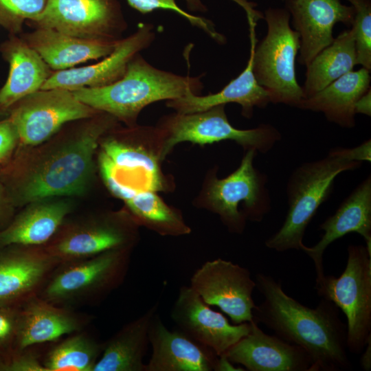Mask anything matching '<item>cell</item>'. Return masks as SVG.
<instances>
[{
  "mask_svg": "<svg viewBox=\"0 0 371 371\" xmlns=\"http://www.w3.org/2000/svg\"><path fill=\"white\" fill-rule=\"evenodd\" d=\"M335 153L304 163L291 174L286 186L289 209L280 228L265 241L276 251L302 249L305 230L319 206L328 199L336 177L341 172L361 166Z\"/></svg>",
  "mask_w": 371,
  "mask_h": 371,
  "instance_id": "277c9868",
  "label": "cell"
},
{
  "mask_svg": "<svg viewBox=\"0 0 371 371\" xmlns=\"http://www.w3.org/2000/svg\"><path fill=\"white\" fill-rule=\"evenodd\" d=\"M0 232V247H37L56 233L71 210L68 200L47 199L32 202Z\"/></svg>",
  "mask_w": 371,
  "mask_h": 371,
  "instance_id": "d4e9b609",
  "label": "cell"
},
{
  "mask_svg": "<svg viewBox=\"0 0 371 371\" xmlns=\"http://www.w3.org/2000/svg\"><path fill=\"white\" fill-rule=\"evenodd\" d=\"M188 8L192 11L205 12L206 7L201 0H185Z\"/></svg>",
  "mask_w": 371,
  "mask_h": 371,
  "instance_id": "b9f144b4",
  "label": "cell"
},
{
  "mask_svg": "<svg viewBox=\"0 0 371 371\" xmlns=\"http://www.w3.org/2000/svg\"><path fill=\"white\" fill-rule=\"evenodd\" d=\"M364 349L360 363L362 369L369 371L371 368V339L368 341Z\"/></svg>",
  "mask_w": 371,
  "mask_h": 371,
  "instance_id": "ab89813d",
  "label": "cell"
},
{
  "mask_svg": "<svg viewBox=\"0 0 371 371\" xmlns=\"http://www.w3.org/2000/svg\"><path fill=\"white\" fill-rule=\"evenodd\" d=\"M99 113L78 100L71 91L56 88L40 89L22 98L10 108L9 118L19 143L31 148L49 139L65 124Z\"/></svg>",
  "mask_w": 371,
  "mask_h": 371,
  "instance_id": "9c48e42d",
  "label": "cell"
},
{
  "mask_svg": "<svg viewBox=\"0 0 371 371\" xmlns=\"http://www.w3.org/2000/svg\"><path fill=\"white\" fill-rule=\"evenodd\" d=\"M190 286L207 304L227 315L234 324L253 320L256 282L247 268L222 258L207 261L194 272Z\"/></svg>",
  "mask_w": 371,
  "mask_h": 371,
  "instance_id": "4fadbf2b",
  "label": "cell"
},
{
  "mask_svg": "<svg viewBox=\"0 0 371 371\" xmlns=\"http://www.w3.org/2000/svg\"><path fill=\"white\" fill-rule=\"evenodd\" d=\"M149 341L152 354L146 371L216 370L218 356L179 329L169 330L159 311L150 323Z\"/></svg>",
  "mask_w": 371,
  "mask_h": 371,
  "instance_id": "d6986e66",
  "label": "cell"
},
{
  "mask_svg": "<svg viewBox=\"0 0 371 371\" xmlns=\"http://www.w3.org/2000/svg\"><path fill=\"white\" fill-rule=\"evenodd\" d=\"M117 121L100 112L54 139L30 148L9 195L12 205L84 193L93 175L100 142Z\"/></svg>",
  "mask_w": 371,
  "mask_h": 371,
  "instance_id": "6da1fadb",
  "label": "cell"
},
{
  "mask_svg": "<svg viewBox=\"0 0 371 371\" xmlns=\"http://www.w3.org/2000/svg\"><path fill=\"white\" fill-rule=\"evenodd\" d=\"M155 34L151 24H141L137 31L117 42L108 56L94 65L54 71L41 89H65L74 91L82 87H101L121 79L131 59L153 42Z\"/></svg>",
  "mask_w": 371,
  "mask_h": 371,
  "instance_id": "2e32d148",
  "label": "cell"
},
{
  "mask_svg": "<svg viewBox=\"0 0 371 371\" xmlns=\"http://www.w3.org/2000/svg\"><path fill=\"white\" fill-rule=\"evenodd\" d=\"M355 113L364 114L368 116L371 115V91L370 89L362 95L355 104Z\"/></svg>",
  "mask_w": 371,
  "mask_h": 371,
  "instance_id": "f35d334b",
  "label": "cell"
},
{
  "mask_svg": "<svg viewBox=\"0 0 371 371\" xmlns=\"http://www.w3.org/2000/svg\"><path fill=\"white\" fill-rule=\"evenodd\" d=\"M1 51L9 63L10 71L0 89V109H8L22 98L41 89L53 71L22 37L13 35L2 44Z\"/></svg>",
  "mask_w": 371,
  "mask_h": 371,
  "instance_id": "cb8c5ba5",
  "label": "cell"
},
{
  "mask_svg": "<svg viewBox=\"0 0 371 371\" xmlns=\"http://www.w3.org/2000/svg\"><path fill=\"white\" fill-rule=\"evenodd\" d=\"M130 249L110 250L94 256L63 263L42 293V299L63 303L103 297L117 287L126 274Z\"/></svg>",
  "mask_w": 371,
  "mask_h": 371,
  "instance_id": "30bf717a",
  "label": "cell"
},
{
  "mask_svg": "<svg viewBox=\"0 0 371 371\" xmlns=\"http://www.w3.org/2000/svg\"><path fill=\"white\" fill-rule=\"evenodd\" d=\"M292 23L300 34L298 63L308 66L334 41L333 29L339 22L352 27L355 9L340 0H284Z\"/></svg>",
  "mask_w": 371,
  "mask_h": 371,
  "instance_id": "e0dca14e",
  "label": "cell"
},
{
  "mask_svg": "<svg viewBox=\"0 0 371 371\" xmlns=\"http://www.w3.org/2000/svg\"><path fill=\"white\" fill-rule=\"evenodd\" d=\"M248 334L223 355L249 371H311L308 355L277 335L264 333L254 320Z\"/></svg>",
  "mask_w": 371,
  "mask_h": 371,
  "instance_id": "ac0fdd59",
  "label": "cell"
},
{
  "mask_svg": "<svg viewBox=\"0 0 371 371\" xmlns=\"http://www.w3.org/2000/svg\"><path fill=\"white\" fill-rule=\"evenodd\" d=\"M100 144V170L113 195L126 202L139 192L164 189L157 159L151 153L117 136Z\"/></svg>",
  "mask_w": 371,
  "mask_h": 371,
  "instance_id": "7c38bea8",
  "label": "cell"
},
{
  "mask_svg": "<svg viewBox=\"0 0 371 371\" xmlns=\"http://www.w3.org/2000/svg\"><path fill=\"white\" fill-rule=\"evenodd\" d=\"M346 266L339 277L326 276L316 281L322 298L344 313L347 349L360 354L371 339V252L364 245H349Z\"/></svg>",
  "mask_w": 371,
  "mask_h": 371,
  "instance_id": "8992f818",
  "label": "cell"
},
{
  "mask_svg": "<svg viewBox=\"0 0 371 371\" xmlns=\"http://www.w3.org/2000/svg\"><path fill=\"white\" fill-rule=\"evenodd\" d=\"M18 313L8 306L0 305V347L7 346L15 338Z\"/></svg>",
  "mask_w": 371,
  "mask_h": 371,
  "instance_id": "d590c367",
  "label": "cell"
},
{
  "mask_svg": "<svg viewBox=\"0 0 371 371\" xmlns=\"http://www.w3.org/2000/svg\"><path fill=\"white\" fill-rule=\"evenodd\" d=\"M177 328L218 357L250 330V322L230 324L221 313L210 308L190 286H182L171 311Z\"/></svg>",
  "mask_w": 371,
  "mask_h": 371,
  "instance_id": "5bb4252c",
  "label": "cell"
},
{
  "mask_svg": "<svg viewBox=\"0 0 371 371\" xmlns=\"http://www.w3.org/2000/svg\"><path fill=\"white\" fill-rule=\"evenodd\" d=\"M248 18L251 49L245 69L217 93L200 96L188 91L179 98L168 100V106L174 109L177 113H191L234 102L242 106L243 115L250 117L255 106L265 108L270 102L268 93L258 85L253 73V56L256 47L255 23L252 17Z\"/></svg>",
  "mask_w": 371,
  "mask_h": 371,
  "instance_id": "44dd1931",
  "label": "cell"
},
{
  "mask_svg": "<svg viewBox=\"0 0 371 371\" xmlns=\"http://www.w3.org/2000/svg\"><path fill=\"white\" fill-rule=\"evenodd\" d=\"M357 65L355 31L346 30L321 51L306 67L304 98L319 91Z\"/></svg>",
  "mask_w": 371,
  "mask_h": 371,
  "instance_id": "f1b7e54d",
  "label": "cell"
},
{
  "mask_svg": "<svg viewBox=\"0 0 371 371\" xmlns=\"http://www.w3.org/2000/svg\"><path fill=\"white\" fill-rule=\"evenodd\" d=\"M22 38L54 71L104 58L113 52L118 41L85 39L49 28H36Z\"/></svg>",
  "mask_w": 371,
  "mask_h": 371,
  "instance_id": "7402d4cb",
  "label": "cell"
},
{
  "mask_svg": "<svg viewBox=\"0 0 371 371\" xmlns=\"http://www.w3.org/2000/svg\"><path fill=\"white\" fill-rule=\"evenodd\" d=\"M19 143L16 130L9 116L0 121V164L7 162Z\"/></svg>",
  "mask_w": 371,
  "mask_h": 371,
  "instance_id": "836d02e7",
  "label": "cell"
},
{
  "mask_svg": "<svg viewBox=\"0 0 371 371\" xmlns=\"http://www.w3.org/2000/svg\"><path fill=\"white\" fill-rule=\"evenodd\" d=\"M80 327L74 314L42 298H33L18 313L15 339L19 349L25 350L71 334Z\"/></svg>",
  "mask_w": 371,
  "mask_h": 371,
  "instance_id": "83f0119b",
  "label": "cell"
},
{
  "mask_svg": "<svg viewBox=\"0 0 371 371\" xmlns=\"http://www.w3.org/2000/svg\"><path fill=\"white\" fill-rule=\"evenodd\" d=\"M247 150L238 168L223 179L213 177L207 192V204L228 229L241 233L245 221H261L271 209L267 178L254 166L256 153Z\"/></svg>",
  "mask_w": 371,
  "mask_h": 371,
  "instance_id": "ba28073f",
  "label": "cell"
},
{
  "mask_svg": "<svg viewBox=\"0 0 371 371\" xmlns=\"http://www.w3.org/2000/svg\"><path fill=\"white\" fill-rule=\"evenodd\" d=\"M0 371H47L43 363L31 353L0 361Z\"/></svg>",
  "mask_w": 371,
  "mask_h": 371,
  "instance_id": "e575fe53",
  "label": "cell"
},
{
  "mask_svg": "<svg viewBox=\"0 0 371 371\" xmlns=\"http://www.w3.org/2000/svg\"><path fill=\"white\" fill-rule=\"evenodd\" d=\"M136 238L134 221L107 217L68 229L45 249L58 264H63L110 250H131Z\"/></svg>",
  "mask_w": 371,
  "mask_h": 371,
  "instance_id": "9a60e30c",
  "label": "cell"
},
{
  "mask_svg": "<svg viewBox=\"0 0 371 371\" xmlns=\"http://www.w3.org/2000/svg\"><path fill=\"white\" fill-rule=\"evenodd\" d=\"M159 131L163 137L161 159L183 142L204 145L229 139L247 150L266 153L281 139L280 133L270 124L247 130L234 128L228 121L225 104L196 113H177L166 118Z\"/></svg>",
  "mask_w": 371,
  "mask_h": 371,
  "instance_id": "52a82bcc",
  "label": "cell"
},
{
  "mask_svg": "<svg viewBox=\"0 0 371 371\" xmlns=\"http://www.w3.org/2000/svg\"><path fill=\"white\" fill-rule=\"evenodd\" d=\"M240 370L232 363L225 355L218 357L215 371Z\"/></svg>",
  "mask_w": 371,
  "mask_h": 371,
  "instance_id": "60d3db41",
  "label": "cell"
},
{
  "mask_svg": "<svg viewBox=\"0 0 371 371\" xmlns=\"http://www.w3.org/2000/svg\"><path fill=\"white\" fill-rule=\"evenodd\" d=\"M27 22L35 28L93 40H120L127 27L117 0H47L43 10Z\"/></svg>",
  "mask_w": 371,
  "mask_h": 371,
  "instance_id": "8fae6325",
  "label": "cell"
},
{
  "mask_svg": "<svg viewBox=\"0 0 371 371\" xmlns=\"http://www.w3.org/2000/svg\"><path fill=\"white\" fill-rule=\"evenodd\" d=\"M33 247L0 252V305L8 306L30 294L58 264L45 249Z\"/></svg>",
  "mask_w": 371,
  "mask_h": 371,
  "instance_id": "603a6c76",
  "label": "cell"
},
{
  "mask_svg": "<svg viewBox=\"0 0 371 371\" xmlns=\"http://www.w3.org/2000/svg\"><path fill=\"white\" fill-rule=\"evenodd\" d=\"M47 0H0V25L12 34L21 32L25 21L35 19Z\"/></svg>",
  "mask_w": 371,
  "mask_h": 371,
  "instance_id": "1f68e13d",
  "label": "cell"
},
{
  "mask_svg": "<svg viewBox=\"0 0 371 371\" xmlns=\"http://www.w3.org/2000/svg\"><path fill=\"white\" fill-rule=\"evenodd\" d=\"M102 349L103 344L77 334L52 348L43 364L47 371H93Z\"/></svg>",
  "mask_w": 371,
  "mask_h": 371,
  "instance_id": "f546056e",
  "label": "cell"
},
{
  "mask_svg": "<svg viewBox=\"0 0 371 371\" xmlns=\"http://www.w3.org/2000/svg\"><path fill=\"white\" fill-rule=\"evenodd\" d=\"M158 311L157 302L104 343L93 371H146L144 359L150 346V326Z\"/></svg>",
  "mask_w": 371,
  "mask_h": 371,
  "instance_id": "484cf974",
  "label": "cell"
},
{
  "mask_svg": "<svg viewBox=\"0 0 371 371\" xmlns=\"http://www.w3.org/2000/svg\"><path fill=\"white\" fill-rule=\"evenodd\" d=\"M256 288L264 297L253 310V320L262 323L283 340L302 348L310 357L311 371H341L352 368L347 354V326L339 308L321 298L315 308L288 295L280 281L257 273Z\"/></svg>",
  "mask_w": 371,
  "mask_h": 371,
  "instance_id": "7a4b0ae2",
  "label": "cell"
},
{
  "mask_svg": "<svg viewBox=\"0 0 371 371\" xmlns=\"http://www.w3.org/2000/svg\"><path fill=\"white\" fill-rule=\"evenodd\" d=\"M332 150L345 158L362 162L363 161H370L371 160V142L368 139L358 146L352 148H337Z\"/></svg>",
  "mask_w": 371,
  "mask_h": 371,
  "instance_id": "8d00e7d4",
  "label": "cell"
},
{
  "mask_svg": "<svg viewBox=\"0 0 371 371\" xmlns=\"http://www.w3.org/2000/svg\"><path fill=\"white\" fill-rule=\"evenodd\" d=\"M128 4L142 14L150 13L157 9L170 10L187 19L192 25L201 29L219 43L225 42L224 36L216 32L213 23L204 18L190 14L181 8L175 0H127Z\"/></svg>",
  "mask_w": 371,
  "mask_h": 371,
  "instance_id": "d6a6232c",
  "label": "cell"
},
{
  "mask_svg": "<svg viewBox=\"0 0 371 371\" xmlns=\"http://www.w3.org/2000/svg\"><path fill=\"white\" fill-rule=\"evenodd\" d=\"M321 239L313 247L303 245V250L314 262L316 281L324 276L323 255L329 245L347 234H360L371 252V177L369 175L342 201L335 212L320 225Z\"/></svg>",
  "mask_w": 371,
  "mask_h": 371,
  "instance_id": "ffe728a7",
  "label": "cell"
},
{
  "mask_svg": "<svg viewBox=\"0 0 371 371\" xmlns=\"http://www.w3.org/2000/svg\"><path fill=\"white\" fill-rule=\"evenodd\" d=\"M10 109H0V121L8 117L10 115Z\"/></svg>",
  "mask_w": 371,
  "mask_h": 371,
  "instance_id": "7bdbcfd3",
  "label": "cell"
},
{
  "mask_svg": "<svg viewBox=\"0 0 371 371\" xmlns=\"http://www.w3.org/2000/svg\"><path fill=\"white\" fill-rule=\"evenodd\" d=\"M13 205L5 186L0 182V222L5 221L11 214Z\"/></svg>",
  "mask_w": 371,
  "mask_h": 371,
  "instance_id": "74e56055",
  "label": "cell"
},
{
  "mask_svg": "<svg viewBox=\"0 0 371 371\" xmlns=\"http://www.w3.org/2000/svg\"><path fill=\"white\" fill-rule=\"evenodd\" d=\"M370 71L362 67L341 76L326 87L302 99L297 108L324 114L326 119L341 126H354L355 104L370 88Z\"/></svg>",
  "mask_w": 371,
  "mask_h": 371,
  "instance_id": "4316f807",
  "label": "cell"
},
{
  "mask_svg": "<svg viewBox=\"0 0 371 371\" xmlns=\"http://www.w3.org/2000/svg\"><path fill=\"white\" fill-rule=\"evenodd\" d=\"M355 9L352 28L355 31L357 65L371 70L370 0H347Z\"/></svg>",
  "mask_w": 371,
  "mask_h": 371,
  "instance_id": "4dcf8cb0",
  "label": "cell"
},
{
  "mask_svg": "<svg viewBox=\"0 0 371 371\" xmlns=\"http://www.w3.org/2000/svg\"><path fill=\"white\" fill-rule=\"evenodd\" d=\"M201 76H180L159 69L139 53L117 81L104 87H82L71 91L82 103L132 127L147 105L179 98L188 91L199 93L203 88Z\"/></svg>",
  "mask_w": 371,
  "mask_h": 371,
  "instance_id": "3957f363",
  "label": "cell"
},
{
  "mask_svg": "<svg viewBox=\"0 0 371 371\" xmlns=\"http://www.w3.org/2000/svg\"><path fill=\"white\" fill-rule=\"evenodd\" d=\"M267 33L254 50L253 73L268 93L270 102L295 106L304 98L295 70L300 49L299 33L291 29L286 9L268 8L265 13Z\"/></svg>",
  "mask_w": 371,
  "mask_h": 371,
  "instance_id": "5b68a950",
  "label": "cell"
}]
</instances>
